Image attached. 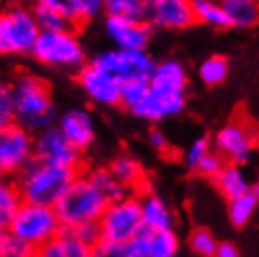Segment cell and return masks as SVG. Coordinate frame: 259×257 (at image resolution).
<instances>
[{
  "label": "cell",
  "instance_id": "obj_35",
  "mask_svg": "<svg viewBox=\"0 0 259 257\" xmlns=\"http://www.w3.org/2000/svg\"><path fill=\"white\" fill-rule=\"evenodd\" d=\"M68 2L79 25L96 19L100 13H104V0H68Z\"/></svg>",
  "mask_w": 259,
  "mask_h": 257
},
{
  "label": "cell",
  "instance_id": "obj_25",
  "mask_svg": "<svg viewBox=\"0 0 259 257\" xmlns=\"http://www.w3.org/2000/svg\"><path fill=\"white\" fill-rule=\"evenodd\" d=\"M23 203H25V199H23L15 180L13 182H4L0 186V227L2 229L10 227L13 216L17 214V210L21 208Z\"/></svg>",
  "mask_w": 259,
  "mask_h": 257
},
{
  "label": "cell",
  "instance_id": "obj_42",
  "mask_svg": "<svg viewBox=\"0 0 259 257\" xmlns=\"http://www.w3.org/2000/svg\"><path fill=\"white\" fill-rule=\"evenodd\" d=\"M32 2L46 4V6H51V8H57V10L70 13L71 17H73V13H71V6H70V2H68V0H32ZM73 19H75V17H73Z\"/></svg>",
  "mask_w": 259,
  "mask_h": 257
},
{
  "label": "cell",
  "instance_id": "obj_34",
  "mask_svg": "<svg viewBox=\"0 0 259 257\" xmlns=\"http://www.w3.org/2000/svg\"><path fill=\"white\" fill-rule=\"evenodd\" d=\"M212 148H214L212 139L207 137V135L194 139V141L188 145V148L184 150V156H182V163H184V167L188 169V171H194L195 173L197 167H199L201 160H203V158H205Z\"/></svg>",
  "mask_w": 259,
  "mask_h": 257
},
{
  "label": "cell",
  "instance_id": "obj_44",
  "mask_svg": "<svg viewBox=\"0 0 259 257\" xmlns=\"http://www.w3.org/2000/svg\"><path fill=\"white\" fill-rule=\"evenodd\" d=\"M252 192L255 193V195H257V197H259V179L255 180V182H253V184H252Z\"/></svg>",
  "mask_w": 259,
  "mask_h": 257
},
{
  "label": "cell",
  "instance_id": "obj_4",
  "mask_svg": "<svg viewBox=\"0 0 259 257\" xmlns=\"http://www.w3.org/2000/svg\"><path fill=\"white\" fill-rule=\"evenodd\" d=\"M39 32L32 6L10 4L0 15V53L10 57L30 55Z\"/></svg>",
  "mask_w": 259,
  "mask_h": 257
},
{
  "label": "cell",
  "instance_id": "obj_21",
  "mask_svg": "<svg viewBox=\"0 0 259 257\" xmlns=\"http://www.w3.org/2000/svg\"><path fill=\"white\" fill-rule=\"evenodd\" d=\"M111 173L115 175V179L126 186L132 192H137V190H143L145 182H147V177H145V169L136 158L132 156H117L115 160L109 163Z\"/></svg>",
  "mask_w": 259,
  "mask_h": 257
},
{
  "label": "cell",
  "instance_id": "obj_29",
  "mask_svg": "<svg viewBox=\"0 0 259 257\" xmlns=\"http://www.w3.org/2000/svg\"><path fill=\"white\" fill-rule=\"evenodd\" d=\"M104 13L122 19H145V0H104Z\"/></svg>",
  "mask_w": 259,
  "mask_h": 257
},
{
  "label": "cell",
  "instance_id": "obj_24",
  "mask_svg": "<svg viewBox=\"0 0 259 257\" xmlns=\"http://www.w3.org/2000/svg\"><path fill=\"white\" fill-rule=\"evenodd\" d=\"M227 216H229V222L233 227H244V225L250 224L253 212L259 205V197L250 190L248 193L240 195V197H235V199L227 201Z\"/></svg>",
  "mask_w": 259,
  "mask_h": 257
},
{
  "label": "cell",
  "instance_id": "obj_19",
  "mask_svg": "<svg viewBox=\"0 0 259 257\" xmlns=\"http://www.w3.org/2000/svg\"><path fill=\"white\" fill-rule=\"evenodd\" d=\"M212 184L216 186V190L220 192V195L224 199L231 201L235 197H240L252 190V180L248 179L246 171L240 163H233L227 161V165L222 169V173L212 180Z\"/></svg>",
  "mask_w": 259,
  "mask_h": 257
},
{
  "label": "cell",
  "instance_id": "obj_18",
  "mask_svg": "<svg viewBox=\"0 0 259 257\" xmlns=\"http://www.w3.org/2000/svg\"><path fill=\"white\" fill-rule=\"evenodd\" d=\"M41 257H91L92 248L87 246L81 238L71 231L70 227H64L55 238H51L41 250L38 251Z\"/></svg>",
  "mask_w": 259,
  "mask_h": 257
},
{
  "label": "cell",
  "instance_id": "obj_11",
  "mask_svg": "<svg viewBox=\"0 0 259 257\" xmlns=\"http://www.w3.org/2000/svg\"><path fill=\"white\" fill-rule=\"evenodd\" d=\"M34 154L36 160L83 171V150L71 145L70 139L59 128V124L34 134Z\"/></svg>",
  "mask_w": 259,
  "mask_h": 257
},
{
  "label": "cell",
  "instance_id": "obj_32",
  "mask_svg": "<svg viewBox=\"0 0 259 257\" xmlns=\"http://www.w3.org/2000/svg\"><path fill=\"white\" fill-rule=\"evenodd\" d=\"M149 92H150V81H145V79L124 81L122 94H120V105H122L126 111L132 113L145 98L149 96Z\"/></svg>",
  "mask_w": 259,
  "mask_h": 257
},
{
  "label": "cell",
  "instance_id": "obj_20",
  "mask_svg": "<svg viewBox=\"0 0 259 257\" xmlns=\"http://www.w3.org/2000/svg\"><path fill=\"white\" fill-rule=\"evenodd\" d=\"M143 206V224L147 231H163V229H173L175 216L171 212L167 203L154 193L143 195L141 197Z\"/></svg>",
  "mask_w": 259,
  "mask_h": 257
},
{
  "label": "cell",
  "instance_id": "obj_14",
  "mask_svg": "<svg viewBox=\"0 0 259 257\" xmlns=\"http://www.w3.org/2000/svg\"><path fill=\"white\" fill-rule=\"evenodd\" d=\"M105 34L113 41L117 49L130 51H147L154 26L145 19H122V17H109L105 15L104 23Z\"/></svg>",
  "mask_w": 259,
  "mask_h": 257
},
{
  "label": "cell",
  "instance_id": "obj_6",
  "mask_svg": "<svg viewBox=\"0 0 259 257\" xmlns=\"http://www.w3.org/2000/svg\"><path fill=\"white\" fill-rule=\"evenodd\" d=\"M30 55L49 68H81L84 64V49L75 30H41Z\"/></svg>",
  "mask_w": 259,
  "mask_h": 257
},
{
  "label": "cell",
  "instance_id": "obj_39",
  "mask_svg": "<svg viewBox=\"0 0 259 257\" xmlns=\"http://www.w3.org/2000/svg\"><path fill=\"white\" fill-rule=\"evenodd\" d=\"M70 229L83 240L84 244L91 246L92 250L104 238L102 237V229H100V222H87V224L75 225V227H70Z\"/></svg>",
  "mask_w": 259,
  "mask_h": 257
},
{
  "label": "cell",
  "instance_id": "obj_33",
  "mask_svg": "<svg viewBox=\"0 0 259 257\" xmlns=\"http://www.w3.org/2000/svg\"><path fill=\"white\" fill-rule=\"evenodd\" d=\"M0 255L2 257H30L36 250L10 229H2L0 235Z\"/></svg>",
  "mask_w": 259,
  "mask_h": 257
},
{
  "label": "cell",
  "instance_id": "obj_2",
  "mask_svg": "<svg viewBox=\"0 0 259 257\" xmlns=\"http://www.w3.org/2000/svg\"><path fill=\"white\" fill-rule=\"evenodd\" d=\"M81 173H83L81 169L62 167L41 160H34L13 180L25 201L55 206Z\"/></svg>",
  "mask_w": 259,
  "mask_h": 257
},
{
  "label": "cell",
  "instance_id": "obj_9",
  "mask_svg": "<svg viewBox=\"0 0 259 257\" xmlns=\"http://www.w3.org/2000/svg\"><path fill=\"white\" fill-rule=\"evenodd\" d=\"M257 135L246 118H233L214 134L212 145L227 161L246 165L257 150Z\"/></svg>",
  "mask_w": 259,
  "mask_h": 257
},
{
  "label": "cell",
  "instance_id": "obj_38",
  "mask_svg": "<svg viewBox=\"0 0 259 257\" xmlns=\"http://www.w3.org/2000/svg\"><path fill=\"white\" fill-rule=\"evenodd\" d=\"M150 250H152V235L147 229L126 242V257H150Z\"/></svg>",
  "mask_w": 259,
  "mask_h": 257
},
{
  "label": "cell",
  "instance_id": "obj_7",
  "mask_svg": "<svg viewBox=\"0 0 259 257\" xmlns=\"http://www.w3.org/2000/svg\"><path fill=\"white\" fill-rule=\"evenodd\" d=\"M98 222H100L102 237L105 240L126 244L130 238L145 231L141 197L126 195L122 199L111 201Z\"/></svg>",
  "mask_w": 259,
  "mask_h": 257
},
{
  "label": "cell",
  "instance_id": "obj_12",
  "mask_svg": "<svg viewBox=\"0 0 259 257\" xmlns=\"http://www.w3.org/2000/svg\"><path fill=\"white\" fill-rule=\"evenodd\" d=\"M92 60L96 64L104 66L105 70L113 71L122 81H134V79L150 81L158 64L147 51H130V49H117V47L98 53Z\"/></svg>",
  "mask_w": 259,
  "mask_h": 257
},
{
  "label": "cell",
  "instance_id": "obj_8",
  "mask_svg": "<svg viewBox=\"0 0 259 257\" xmlns=\"http://www.w3.org/2000/svg\"><path fill=\"white\" fill-rule=\"evenodd\" d=\"M36 160L34 134L19 122L0 128V171L4 177H17Z\"/></svg>",
  "mask_w": 259,
  "mask_h": 257
},
{
  "label": "cell",
  "instance_id": "obj_40",
  "mask_svg": "<svg viewBox=\"0 0 259 257\" xmlns=\"http://www.w3.org/2000/svg\"><path fill=\"white\" fill-rule=\"evenodd\" d=\"M92 255H96V257H126V244H120V242H113V240H105V238H102V240L94 246Z\"/></svg>",
  "mask_w": 259,
  "mask_h": 257
},
{
  "label": "cell",
  "instance_id": "obj_26",
  "mask_svg": "<svg viewBox=\"0 0 259 257\" xmlns=\"http://www.w3.org/2000/svg\"><path fill=\"white\" fill-rule=\"evenodd\" d=\"M197 23L208 25L212 28H229V19L218 0H192Z\"/></svg>",
  "mask_w": 259,
  "mask_h": 257
},
{
  "label": "cell",
  "instance_id": "obj_45",
  "mask_svg": "<svg viewBox=\"0 0 259 257\" xmlns=\"http://www.w3.org/2000/svg\"><path fill=\"white\" fill-rule=\"evenodd\" d=\"M257 152H259V135H257Z\"/></svg>",
  "mask_w": 259,
  "mask_h": 257
},
{
  "label": "cell",
  "instance_id": "obj_28",
  "mask_svg": "<svg viewBox=\"0 0 259 257\" xmlns=\"http://www.w3.org/2000/svg\"><path fill=\"white\" fill-rule=\"evenodd\" d=\"M227 73H229V62H227V58L220 57V55L205 58L197 68V77L207 87L222 84L227 79Z\"/></svg>",
  "mask_w": 259,
  "mask_h": 257
},
{
  "label": "cell",
  "instance_id": "obj_41",
  "mask_svg": "<svg viewBox=\"0 0 259 257\" xmlns=\"http://www.w3.org/2000/svg\"><path fill=\"white\" fill-rule=\"evenodd\" d=\"M147 141L154 150L158 152H167L169 150V141L167 137L163 135V132L160 128H150L149 134H147Z\"/></svg>",
  "mask_w": 259,
  "mask_h": 257
},
{
  "label": "cell",
  "instance_id": "obj_23",
  "mask_svg": "<svg viewBox=\"0 0 259 257\" xmlns=\"http://www.w3.org/2000/svg\"><path fill=\"white\" fill-rule=\"evenodd\" d=\"M32 12L38 19V25L41 30H75L79 23L70 13L60 12L57 8L46 6V4H32Z\"/></svg>",
  "mask_w": 259,
  "mask_h": 257
},
{
  "label": "cell",
  "instance_id": "obj_30",
  "mask_svg": "<svg viewBox=\"0 0 259 257\" xmlns=\"http://www.w3.org/2000/svg\"><path fill=\"white\" fill-rule=\"evenodd\" d=\"M218 240L212 235V231H208L207 227H195L188 235V248L194 255L199 257H214L216 250H218Z\"/></svg>",
  "mask_w": 259,
  "mask_h": 257
},
{
  "label": "cell",
  "instance_id": "obj_36",
  "mask_svg": "<svg viewBox=\"0 0 259 257\" xmlns=\"http://www.w3.org/2000/svg\"><path fill=\"white\" fill-rule=\"evenodd\" d=\"M226 165H227L226 156L220 154L216 148H212V150L201 160L199 167H197L195 173H199L203 179H208L210 182H212V180L222 173V169L226 167Z\"/></svg>",
  "mask_w": 259,
  "mask_h": 257
},
{
  "label": "cell",
  "instance_id": "obj_43",
  "mask_svg": "<svg viewBox=\"0 0 259 257\" xmlns=\"http://www.w3.org/2000/svg\"><path fill=\"white\" fill-rule=\"evenodd\" d=\"M239 255V248L233 242H220L218 250H216V257H237Z\"/></svg>",
  "mask_w": 259,
  "mask_h": 257
},
{
  "label": "cell",
  "instance_id": "obj_15",
  "mask_svg": "<svg viewBox=\"0 0 259 257\" xmlns=\"http://www.w3.org/2000/svg\"><path fill=\"white\" fill-rule=\"evenodd\" d=\"M184 107H186L184 92H163L150 87L149 96L132 111V115L147 122H160L163 118L181 115Z\"/></svg>",
  "mask_w": 259,
  "mask_h": 257
},
{
  "label": "cell",
  "instance_id": "obj_22",
  "mask_svg": "<svg viewBox=\"0 0 259 257\" xmlns=\"http://www.w3.org/2000/svg\"><path fill=\"white\" fill-rule=\"evenodd\" d=\"M229 25L235 28H252L259 25V0H218Z\"/></svg>",
  "mask_w": 259,
  "mask_h": 257
},
{
  "label": "cell",
  "instance_id": "obj_37",
  "mask_svg": "<svg viewBox=\"0 0 259 257\" xmlns=\"http://www.w3.org/2000/svg\"><path fill=\"white\" fill-rule=\"evenodd\" d=\"M12 122H17V111H15V100L10 84L0 87V128Z\"/></svg>",
  "mask_w": 259,
  "mask_h": 257
},
{
  "label": "cell",
  "instance_id": "obj_31",
  "mask_svg": "<svg viewBox=\"0 0 259 257\" xmlns=\"http://www.w3.org/2000/svg\"><path fill=\"white\" fill-rule=\"evenodd\" d=\"M152 235V250L150 257H175L181 250V240L173 229L150 231Z\"/></svg>",
  "mask_w": 259,
  "mask_h": 257
},
{
  "label": "cell",
  "instance_id": "obj_3",
  "mask_svg": "<svg viewBox=\"0 0 259 257\" xmlns=\"http://www.w3.org/2000/svg\"><path fill=\"white\" fill-rule=\"evenodd\" d=\"M107 205L109 199L94 186L89 175L81 173L71 182L55 208L64 227H75L87 222H98Z\"/></svg>",
  "mask_w": 259,
  "mask_h": 257
},
{
  "label": "cell",
  "instance_id": "obj_13",
  "mask_svg": "<svg viewBox=\"0 0 259 257\" xmlns=\"http://www.w3.org/2000/svg\"><path fill=\"white\" fill-rule=\"evenodd\" d=\"M145 21L165 30H184L197 23L192 0H145Z\"/></svg>",
  "mask_w": 259,
  "mask_h": 257
},
{
  "label": "cell",
  "instance_id": "obj_16",
  "mask_svg": "<svg viewBox=\"0 0 259 257\" xmlns=\"http://www.w3.org/2000/svg\"><path fill=\"white\" fill-rule=\"evenodd\" d=\"M59 128L70 139L71 145H75L83 152L94 143V137H96V128H94L91 113L81 107L70 109L64 115H60Z\"/></svg>",
  "mask_w": 259,
  "mask_h": 257
},
{
  "label": "cell",
  "instance_id": "obj_1",
  "mask_svg": "<svg viewBox=\"0 0 259 257\" xmlns=\"http://www.w3.org/2000/svg\"><path fill=\"white\" fill-rule=\"evenodd\" d=\"M17 122L32 134L59 124V111L53 103L51 84L34 73H19L12 83Z\"/></svg>",
  "mask_w": 259,
  "mask_h": 257
},
{
  "label": "cell",
  "instance_id": "obj_27",
  "mask_svg": "<svg viewBox=\"0 0 259 257\" xmlns=\"http://www.w3.org/2000/svg\"><path fill=\"white\" fill-rule=\"evenodd\" d=\"M89 179L94 182V186L100 190V192L104 193L105 197L111 201H117V199H122L128 193V188L122 186L117 179H115V175L111 173L109 167H98V169H92L89 171Z\"/></svg>",
  "mask_w": 259,
  "mask_h": 257
},
{
  "label": "cell",
  "instance_id": "obj_10",
  "mask_svg": "<svg viewBox=\"0 0 259 257\" xmlns=\"http://www.w3.org/2000/svg\"><path fill=\"white\" fill-rule=\"evenodd\" d=\"M122 83V79L117 77L113 71L105 70L104 66L96 64L94 60L84 62L77 70V84L87 98L100 107L120 105Z\"/></svg>",
  "mask_w": 259,
  "mask_h": 257
},
{
  "label": "cell",
  "instance_id": "obj_17",
  "mask_svg": "<svg viewBox=\"0 0 259 257\" xmlns=\"http://www.w3.org/2000/svg\"><path fill=\"white\" fill-rule=\"evenodd\" d=\"M150 87L163 92H184L188 89V73L179 60H162L154 68L150 77Z\"/></svg>",
  "mask_w": 259,
  "mask_h": 257
},
{
  "label": "cell",
  "instance_id": "obj_5",
  "mask_svg": "<svg viewBox=\"0 0 259 257\" xmlns=\"http://www.w3.org/2000/svg\"><path fill=\"white\" fill-rule=\"evenodd\" d=\"M8 229L23 238L25 242H28L38 255V251L60 233L62 222L55 206L25 201L17 214L13 216Z\"/></svg>",
  "mask_w": 259,
  "mask_h": 257
}]
</instances>
